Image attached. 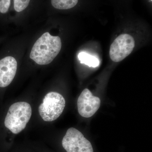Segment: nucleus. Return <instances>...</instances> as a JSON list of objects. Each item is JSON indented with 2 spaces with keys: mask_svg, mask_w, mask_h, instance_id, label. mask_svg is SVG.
Segmentation results:
<instances>
[{
  "mask_svg": "<svg viewBox=\"0 0 152 152\" xmlns=\"http://www.w3.org/2000/svg\"><path fill=\"white\" fill-rule=\"evenodd\" d=\"M31 107L26 102H18L10 107L5 119L4 125L14 134L24 129L31 118Z\"/></svg>",
  "mask_w": 152,
  "mask_h": 152,
  "instance_id": "nucleus-2",
  "label": "nucleus"
},
{
  "mask_svg": "<svg viewBox=\"0 0 152 152\" xmlns=\"http://www.w3.org/2000/svg\"><path fill=\"white\" fill-rule=\"evenodd\" d=\"M18 64L12 56L6 57L0 60V87L9 86L16 74Z\"/></svg>",
  "mask_w": 152,
  "mask_h": 152,
  "instance_id": "nucleus-6",
  "label": "nucleus"
},
{
  "mask_svg": "<svg viewBox=\"0 0 152 152\" xmlns=\"http://www.w3.org/2000/svg\"><path fill=\"white\" fill-rule=\"evenodd\" d=\"M78 58L81 64H85L89 67L96 68L99 65V61L97 58L85 52L80 53Z\"/></svg>",
  "mask_w": 152,
  "mask_h": 152,
  "instance_id": "nucleus-7",
  "label": "nucleus"
},
{
  "mask_svg": "<svg viewBox=\"0 0 152 152\" xmlns=\"http://www.w3.org/2000/svg\"><path fill=\"white\" fill-rule=\"evenodd\" d=\"M61 47L59 37L53 36L49 32H46L34 44L30 57L38 64H48L58 54Z\"/></svg>",
  "mask_w": 152,
  "mask_h": 152,
  "instance_id": "nucleus-1",
  "label": "nucleus"
},
{
  "mask_svg": "<svg viewBox=\"0 0 152 152\" xmlns=\"http://www.w3.org/2000/svg\"><path fill=\"white\" fill-rule=\"evenodd\" d=\"M66 105L64 98L61 94L51 92L46 95L39 107L40 115L45 121H55L62 113Z\"/></svg>",
  "mask_w": 152,
  "mask_h": 152,
  "instance_id": "nucleus-3",
  "label": "nucleus"
},
{
  "mask_svg": "<svg viewBox=\"0 0 152 152\" xmlns=\"http://www.w3.org/2000/svg\"><path fill=\"white\" fill-rule=\"evenodd\" d=\"M135 46L134 38L128 34L118 36L111 45L110 56L115 62H119L130 54Z\"/></svg>",
  "mask_w": 152,
  "mask_h": 152,
  "instance_id": "nucleus-4",
  "label": "nucleus"
},
{
  "mask_svg": "<svg viewBox=\"0 0 152 152\" xmlns=\"http://www.w3.org/2000/svg\"><path fill=\"white\" fill-rule=\"evenodd\" d=\"M100 104V98L93 96L88 89H85L78 99L79 113L84 118H90L97 111Z\"/></svg>",
  "mask_w": 152,
  "mask_h": 152,
  "instance_id": "nucleus-5",
  "label": "nucleus"
},
{
  "mask_svg": "<svg viewBox=\"0 0 152 152\" xmlns=\"http://www.w3.org/2000/svg\"><path fill=\"white\" fill-rule=\"evenodd\" d=\"M151 1H152V0H151Z\"/></svg>",
  "mask_w": 152,
  "mask_h": 152,
  "instance_id": "nucleus-11",
  "label": "nucleus"
},
{
  "mask_svg": "<svg viewBox=\"0 0 152 152\" xmlns=\"http://www.w3.org/2000/svg\"><path fill=\"white\" fill-rule=\"evenodd\" d=\"M11 4V0H0V13L7 12Z\"/></svg>",
  "mask_w": 152,
  "mask_h": 152,
  "instance_id": "nucleus-10",
  "label": "nucleus"
},
{
  "mask_svg": "<svg viewBox=\"0 0 152 152\" xmlns=\"http://www.w3.org/2000/svg\"><path fill=\"white\" fill-rule=\"evenodd\" d=\"M78 0H51L52 5L58 10H68L77 4Z\"/></svg>",
  "mask_w": 152,
  "mask_h": 152,
  "instance_id": "nucleus-8",
  "label": "nucleus"
},
{
  "mask_svg": "<svg viewBox=\"0 0 152 152\" xmlns=\"http://www.w3.org/2000/svg\"><path fill=\"white\" fill-rule=\"evenodd\" d=\"M30 1V0H14L15 10L18 12H22L27 7Z\"/></svg>",
  "mask_w": 152,
  "mask_h": 152,
  "instance_id": "nucleus-9",
  "label": "nucleus"
}]
</instances>
